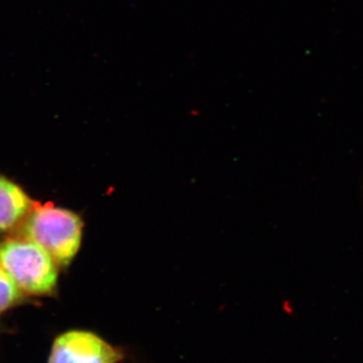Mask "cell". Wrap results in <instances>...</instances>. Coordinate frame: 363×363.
Here are the masks:
<instances>
[{
	"label": "cell",
	"instance_id": "obj_1",
	"mask_svg": "<svg viewBox=\"0 0 363 363\" xmlns=\"http://www.w3.org/2000/svg\"><path fill=\"white\" fill-rule=\"evenodd\" d=\"M83 221L75 212L52 203L35 207L11 236L28 238L44 248L59 267L70 266L81 247Z\"/></svg>",
	"mask_w": 363,
	"mask_h": 363
},
{
	"label": "cell",
	"instance_id": "obj_2",
	"mask_svg": "<svg viewBox=\"0 0 363 363\" xmlns=\"http://www.w3.org/2000/svg\"><path fill=\"white\" fill-rule=\"evenodd\" d=\"M0 267L25 295L50 296L58 286V264L44 248L28 238L0 240Z\"/></svg>",
	"mask_w": 363,
	"mask_h": 363
},
{
	"label": "cell",
	"instance_id": "obj_3",
	"mask_svg": "<svg viewBox=\"0 0 363 363\" xmlns=\"http://www.w3.org/2000/svg\"><path fill=\"white\" fill-rule=\"evenodd\" d=\"M126 355L96 332L73 329L55 339L48 363H121Z\"/></svg>",
	"mask_w": 363,
	"mask_h": 363
},
{
	"label": "cell",
	"instance_id": "obj_4",
	"mask_svg": "<svg viewBox=\"0 0 363 363\" xmlns=\"http://www.w3.org/2000/svg\"><path fill=\"white\" fill-rule=\"evenodd\" d=\"M35 202L20 185L0 174V234L16 233Z\"/></svg>",
	"mask_w": 363,
	"mask_h": 363
},
{
	"label": "cell",
	"instance_id": "obj_5",
	"mask_svg": "<svg viewBox=\"0 0 363 363\" xmlns=\"http://www.w3.org/2000/svg\"><path fill=\"white\" fill-rule=\"evenodd\" d=\"M23 295L13 279L0 267V313L18 305Z\"/></svg>",
	"mask_w": 363,
	"mask_h": 363
}]
</instances>
